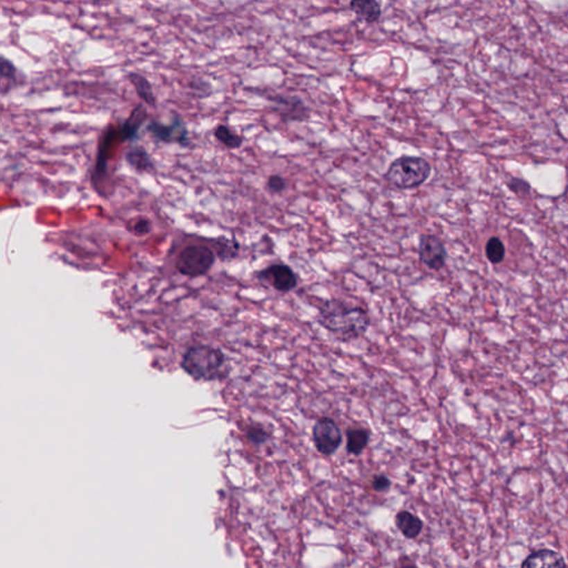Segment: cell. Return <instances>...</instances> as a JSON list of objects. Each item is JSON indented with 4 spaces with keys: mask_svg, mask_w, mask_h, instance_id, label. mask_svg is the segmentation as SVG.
<instances>
[{
    "mask_svg": "<svg viewBox=\"0 0 568 568\" xmlns=\"http://www.w3.org/2000/svg\"><path fill=\"white\" fill-rule=\"evenodd\" d=\"M225 356L221 350L209 345H194L183 354L181 366L197 381H214L222 377Z\"/></svg>",
    "mask_w": 568,
    "mask_h": 568,
    "instance_id": "obj_2",
    "label": "cell"
},
{
    "mask_svg": "<svg viewBox=\"0 0 568 568\" xmlns=\"http://www.w3.org/2000/svg\"><path fill=\"white\" fill-rule=\"evenodd\" d=\"M286 186L288 184H286L284 178L277 175H270L268 182H266V187L272 193H281V192L286 190Z\"/></svg>",
    "mask_w": 568,
    "mask_h": 568,
    "instance_id": "obj_22",
    "label": "cell"
},
{
    "mask_svg": "<svg viewBox=\"0 0 568 568\" xmlns=\"http://www.w3.org/2000/svg\"><path fill=\"white\" fill-rule=\"evenodd\" d=\"M269 99L273 101L275 111L284 121H303L308 118V108L300 98L275 94Z\"/></svg>",
    "mask_w": 568,
    "mask_h": 568,
    "instance_id": "obj_9",
    "label": "cell"
},
{
    "mask_svg": "<svg viewBox=\"0 0 568 568\" xmlns=\"http://www.w3.org/2000/svg\"><path fill=\"white\" fill-rule=\"evenodd\" d=\"M395 524L399 532L408 540H414L421 534L423 523L418 516L408 510H401L395 516Z\"/></svg>",
    "mask_w": 568,
    "mask_h": 568,
    "instance_id": "obj_14",
    "label": "cell"
},
{
    "mask_svg": "<svg viewBox=\"0 0 568 568\" xmlns=\"http://www.w3.org/2000/svg\"><path fill=\"white\" fill-rule=\"evenodd\" d=\"M486 257L492 264H501L505 258V247L503 242L497 236L488 240L485 247Z\"/></svg>",
    "mask_w": 568,
    "mask_h": 568,
    "instance_id": "obj_19",
    "label": "cell"
},
{
    "mask_svg": "<svg viewBox=\"0 0 568 568\" xmlns=\"http://www.w3.org/2000/svg\"><path fill=\"white\" fill-rule=\"evenodd\" d=\"M0 77H1V87L5 86L6 83H8L7 88L1 92L3 96L11 90L12 87L18 85V70L9 59L6 58L5 55H1L0 58Z\"/></svg>",
    "mask_w": 568,
    "mask_h": 568,
    "instance_id": "obj_17",
    "label": "cell"
},
{
    "mask_svg": "<svg viewBox=\"0 0 568 568\" xmlns=\"http://www.w3.org/2000/svg\"><path fill=\"white\" fill-rule=\"evenodd\" d=\"M257 277L259 280L266 281L270 286L280 292L293 290L298 284V277L293 270L286 264H273L261 270Z\"/></svg>",
    "mask_w": 568,
    "mask_h": 568,
    "instance_id": "obj_8",
    "label": "cell"
},
{
    "mask_svg": "<svg viewBox=\"0 0 568 568\" xmlns=\"http://www.w3.org/2000/svg\"><path fill=\"white\" fill-rule=\"evenodd\" d=\"M432 168L421 157L403 155L392 162L386 179L397 189H413L422 186L430 178Z\"/></svg>",
    "mask_w": 568,
    "mask_h": 568,
    "instance_id": "obj_3",
    "label": "cell"
},
{
    "mask_svg": "<svg viewBox=\"0 0 568 568\" xmlns=\"http://www.w3.org/2000/svg\"><path fill=\"white\" fill-rule=\"evenodd\" d=\"M216 255L210 248L200 244L188 246L179 253L177 259L178 271L187 277H200L214 266Z\"/></svg>",
    "mask_w": 568,
    "mask_h": 568,
    "instance_id": "obj_4",
    "label": "cell"
},
{
    "mask_svg": "<svg viewBox=\"0 0 568 568\" xmlns=\"http://www.w3.org/2000/svg\"><path fill=\"white\" fill-rule=\"evenodd\" d=\"M146 119L147 111L144 110L141 105H139L137 108L133 109L130 116L128 117V119L120 128V141H133Z\"/></svg>",
    "mask_w": 568,
    "mask_h": 568,
    "instance_id": "obj_11",
    "label": "cell"
},
{
    "mask_svg": "<svg viewBox=\"0 0 568 568\" xmlns=\"http://www.w3.org/2000/svg\"><path fill=\"white\" fill-rule=\"evenodd\" d=\"M508 187L510 191L519 196H525V194L530 193L531 191L530 183L519 178H513L512 180L508 181Z\"/></svg>",
    "mask_w": 568,
    "mask_h": 568,
    "instance_id": "obj_21",
    "label": "cell"
},
{
    "mask_svg": "<svg viewBox=\"0 0 568 568\" xmlns=\"http://www.w3.org/2000/svg\"><path fill=\"white\" fill-rule=\"evenodd\" d=\"M214 137L218 141L221 142L223 146L229 149H238L243 144V138L236 135L230 128L225 125H219L214 130Z\"/></svg>",
    "mask_w": 568,
    "mask_h": 568,
    "instance_id": "obj_18",
    "label": "cell"
},
{
    "mask_svg": "<svg viewBox=\"0 0 568 568\" xmlns=\"http://www.w3.org/2000/svg\"><path fill=\"white\" fill-rule=\"evenodd\" d=\"M521 568H566V563L560 553L552 549H540L528 555Z\"/></svg>",
    "mask_w": 568,
    "mask_h": 568,
    "instance_id": "obj_10",
    "label": "cell"
},
{
    "mask_svg": "<svg viewBox=\"0 0 568 568\" xmlns=\"http://www.w3.org/2000/svg\"><path fill=\"white\" fill-rule=\"evenodd\" d=\"M372 488L377 492H386L391 488V481L386 475H375L372 481Z\"/></svg>",
    "mask_w": 568,
    "mask_h": 568,
    "instance_id": "obj_23",
    "label": "cell"
},
{
    "mask_svg": "<svg viewBox=\"0 0 568 568\" xmlns=\"http://www.w3.org/2000/svg\"><path fill=\"white\" fill-rule=\"evenodd\" d=\"M347 449L350 454L360 455L368 447L370 434L364 429H350L347 432Z\"/></svg>",
    "mask_w": 568,
    "mask_h": 568,
    "instance_id": "obj_16",
    "label": "cell"
},
{
    "mask_svg": "<svg viewBox=\"0 0 568 568\" xmlns=\"http://www.w3.org/2000/svg\"><path fill=\"white\" fill-rule=\"evenodd\" d=\"M147 131L157 141L164 144H178L182 147H187L190 144L186 123L179 116H175L170 125L153 120L147 126Z\"/></svg>",
    "mask_w": 568,
    "mask_h": 568,
    "instance_id": "obj_6",
    "label": "cell"
},
{
    "mask_svg": "<svg viewBox=\"0 0 568 568\" xmlns=\"http://www.w3.org/2000/svg\"><path fill=\"white\" fill-rule=\"evenodd\" d=\"M150 230H151V223H150L149 220L144 219V218L138 220L133 225V231L139 236H144V234L149 233Z\"/></svg>",
    "mask_w": 568,
    "mask_h": 568,
    "instance_id": "obj_24",
    "label": "cell"
},
{
    "mask_svg": "<svg viewBox=\"0 0 568 568\" xmlns=\"http://www.w3.org/2000/svg\"><path fill=\"white\" fill-rule=\"evenodd\" d=\"M125 160L130 166L131 169L139 173H146L155 169L153 158L141 146H135L128 150L125 155Z\"/></svg>",
    "mask_w": 568,
    "mask_h": 568,
    "instance_id": "obj_12",
    "label": "cell"
},
{
    "mask_svg": "<svg viewBox=\"0 0 568 568\" xmlns=\"http://www.w3.org/2000/svg\"><path fill=\"white\" fill-rule=\"evenodd\" d=\"M128 79L130 81L133 88L136 89L138 97L140 98L146 105L155 108V105H157V98H155V92H153V86H151V83H149L147 78L142 76L141 74H138V72H130V74L128 75Z\"/></svg>",
    "mask_w": 568,
    "mask_h": 568,
    "instance_id": "obj_15",
    "label": "cell"
},
{
    "mask_svg": "<svg viewBox=\"0 0 568 568\" xmlns=\"http://www.w3.org/2000/svg\"><path fill=\"white\" fill-rule=\"evenodd\" d=\"M318 322L343 342L360 338L370 327L369 316L363 309L351 308L338 300H329L323 303Z\"/></svg>",
    "mask_w": 568,
    "mask_h": 568,
    "instance_id": "obj_1",
    "label": "cell"
},
{
    "mask_svg": "<svg viewBox=\"0 0 568 568\" xmlns=\"http://www.w3.org/2000/svg\"><path fill=\"white\" fill-rule=\"evenodd\" d=\"M399 568H418V567H416V566H414V565H405V566H402V567H399Z\"/></svg>",
    "mask_w": 568,
    "mask_h": 568,
    "instance_id": "obj_25",
    "label": "cell"
},
{
    "mask_svg": "<svg viewBox=\"0 0 568 568\" xmlns=\"http://www.w3.org/2000/svg\"><path fill=\"white\" fill-rule=\"evenodd\" d=\"M420 260L430 269L441 270L447 264V251L441 239L433 234H423L420 238Z\"/></svg>",
    "mask_w": 568,
    "mask_h": 568,
    "instance_id": "obj_7",
    "label": "cell"
},
{
    "mask_svg": "<svg viewBox=\"0 0 568 568\" xmlns=\"http://www.w3.org/2000/svg\"><path fill=\"white\" fill-rule=\"evenodd\" d=\"M350 9L359 17V19L369 24L379 21L382 15L380 3L375 0H353L350 3Z\"/></svg>",
    "mask_w": 568,
    "mask_h": 568,
    "instance_id": "obj_13",
    "label": "cell"
},
{
    "mask_svg": "<svg viewBox=\"0 0 568 568\" xmlns=\"http://www.w3.org/2000/svg\"><path fill=\"white\" fill-rule=\"evenodd\" d=\"M313 441L321 454L325 456L334 454L342 443L340 427L330 418L318 420L313 427Z\"/></svg>",
    "mask_w": 568,
    "mask_h": 568,
    "instance_id": "obj_5",
    "label": "cell"
},
{
    "mask_svg": "<svg viewBox=\"0 0 568 568\" xmlns=\"http://www.w3.org/2000/svg\"><path fill=\"white\" fill-rule=\"evenodd\" d=\"M247 438L255 445H262L269 440V434L261 425H250L247 431Z\"/></svg>",
    "mask_w": 568,
    "mask_h": 568,
    "instance_id": "obj_20",
    "label": "cell"
}]
</instances>
